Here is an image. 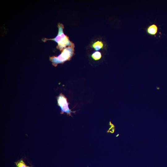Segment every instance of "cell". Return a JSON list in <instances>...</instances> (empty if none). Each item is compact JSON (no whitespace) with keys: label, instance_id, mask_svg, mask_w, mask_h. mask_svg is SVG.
<instances>
[{"label":"cell","instance_id":"obj_1","mask_svg":"<svg viewBox=\"0 0 167 167\" xmlns=\"http://www.w3.org/2000/svg\"><path fill=\"white\" fill-rule=\"evenodd\" d=\"M58 35L55 38L50 39L58 43L57 49L62 51L66 47V46H75L74 44L69 40L68 37L64 33L63 25L58 23Z\"/></svg>","mask_w":167,"mask_h":167},{"label":"cell","instance_id":"obj_2","mask_svg":"<svg viewBox=\"0 0 167 167\" xmlns=\"http://www.w3.org/2000/svg\"><path fill=\"white\" fill-rule=\"evenodd\" d=\"M74 47L75 46H68L64 49L61 54L58 56L50 57V60L53 65L56 66L58 64L63 63L70 60L74 54Z\"/></svg>","mask_w":167,"mask_h":167},{"label":"cell","instance_id":"obj_3","mask_svg":"<svg viewBox=\"0 0 167 167\" xmlns=\"http://www.w3.org/2000/svg\"><path fill=\"white\" fill-rule=\"evenodd\" d=\"M58 105L60 107L61 109V114L64 113L67 115L72 116L71 113H75L76 111H72L69 107V103L66 97L62 93H60L57 97Z\"/></svg>","mask_w":167,"mask_h":167},{"label":"cell","instance_id":"obj_4","mask_svg":"<svg viewBox=\"0 0 167 167\" xmlns=\"http://www.w3.org/2000/svg\"><path fill=\"white\" fill-rule=\"evenodd\" d=\"M158 30V27L155 24L149 25L146 29V32L148 34L155 36L157 34Z\"/></svg>","mask_w":167,"mask_h":167},{"label":"cell","instance_id":"obj_5","mask_svg":"<svg viewBox=\"0 0 167 167\" xmlns=\"http://www.w3.org/2000/svg\"><path fill=\"white\" fill-rule=\"evenodd\" d=\"M92 47L96 51L102 48L103 46V44L101 41H97L92 45Z\"/></svg>","mask_w":167,"mask_h":167},{"label":"cell","instance_id":"obj_6","mask_svg":"<svg viewBox=\"0 0 167 167\" xmlns=\"http://www.w3.org/2000/svg\"><path fill=\"white\" fill-rule=\"evenodd\" d=\"M17 167H32L27 166L24 162L22 159L18 160L15 162Z\"/></svg>","mask_w":167,"mask_h":167},{"label":"cell","instance_id":"obj_7","mask_svg":"<svg viewBox=\"0 0 167 167\" xmlns=\"http://www.w3.org/2000/svg\"><path fill=\"white\" fill-rule=\"evenodd\" d=\"M92 57L94 60H97L100 59L101 57V53L99 51H95L92 55Z\"/></svg>","mask_w":167,"mask_h":167}]
</instances>
